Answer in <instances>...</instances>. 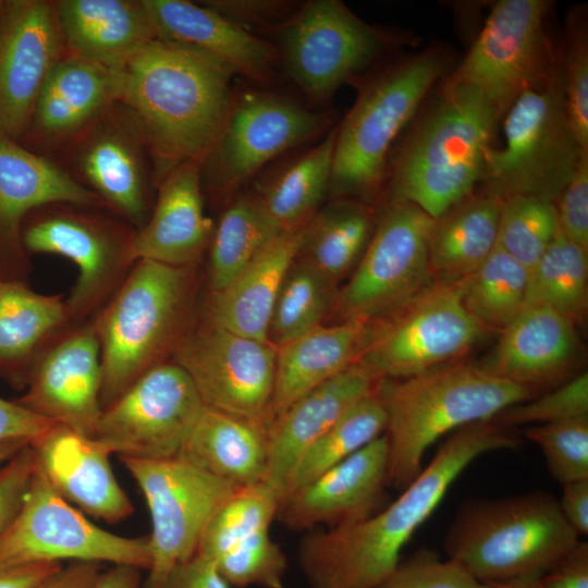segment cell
I'll return each mask as SVG.
<instances>
[{
  "label": "cell",
  "instance_id": "cell-57",
  "mask_svg": "<svg viewBox=\"0 0 588 588\" xmlns=\"http://www.w3.org/2000/svg\"><path fill=\"white\" fill-rule=\"evenodd\" d=\"M100 574L99 563L74 562L61 567L33 588H95Z\"/></svg>",
  "mask_w": 588,
  "mask_h": 588
},
{
  "label": "cell",
  "instance_id": "cell-54",
  "mask_svg": "<svg viewBox=\"0 0 588 588\" xmlns=\"http://www.w3.org/2000/svg\"><path fill=\"white\" fill-rule=\"evenodd\" d=\"M543 588H588V543L580 540L541 576Z\"/></svg>",
  "mask_w": 588,
  "mask_h": 588
},
{
  "label": "cell",
  "instance_id": "cell-15",
  "mask_svg": "<svg viewBox=\"0 0 588 588\" xmlns=\"http://www.w3.org/2000/svg\"><path fill=\"white\" fill-rule=\"evenodd\" d=\"M173 360L191 377L204 406L266 427L275 372L271 343L205 321L187 329Z\"/></svg>",
  "mask_w": 588,
  "mask_h": 588
},
{
  "label": "cell",
  "instance_id": "cell-40",
  "mask_svg": "<svg viewBox=\"0 0 588 588\" xmlns=\"http://www.w3.org/2000/svg\"><path fill=\"white\" fill-rule=\"evenodd\" d=\"M528 270L499 246L463 280L462 301L487 331L502 332L526 304Z\"/></svg>",
  "mask_w": 588,
  "mask_h": 588
},
{
  "label": "cell",
  "instance_id": "cell-55",
  "mask_svg": "<svg viewBox=\"0 0 588 588\" xmlns=\"http://www.w3.org/2000/svg\"><path fill=\"white\" fill-rule=\"evenodd\" d=\"M211 9L246 28V25L270 21L279 16L285 4L277 1H221Z\"/></svg>",
  "mask_w": 588,
  "mask_h": 588
},
{
  "label": "cell",
  "instance_id": "cell-37",
  "mask_svg": "<svg viewBox=\"0 0 588 588\" xmlns=\"http://www.w3.org/2000/svg\"><path fill=\"white\" fill-rule=\"evenodd\" d=\"M336 127L270 181L256 196L266 215L284 232L303 226L329 191Z\"/></svg>",
  "mask_w": 588,
  "mask_h": 588
},
{
  "label": "cell",
  "instance_id": "cell-12",
  "mask_svg": "<svg viewBox=\"0 0 588 588\" xmlns=\"http://www.w3.org/2000/svg\"><path fill=\"white\" fill-rule=\"evenodd\" d=\"M433 218L404 200H390L353 275L332 308L340 321H369L429 286L428 240Z\"/></svg>",
  "mask_w": 588,
  "mask_h": 588
},
{
  "label": "cell",
  "instance_id": "cell-51",
  "mask_svg": "<svg viewBox=\"0 0 588 588\" xmlns=\"http://www.w3.org/2000/svg\"><path fill=\"white\" fill-rule=\"evenodd\" d=\"M35 467L36 461L29 443L0 466V535L21 507Z\"/></svg>",
  "mask_w": 588,
  "mask_h": 588
},
{
  "label": "cell",
  "instance_id": "cell-6",
  "mask_svg": "<svg viewBox=\"0 0 588 588\" xmlns=\"http://www.w3.org/2000/svg\"><path fill=\"white\" fill-rule=\"evenodd\" d=\"M191 295L189 267L148 259L133 264L93 319L100 344L102 408L174 353L188 329Z\"/></svg>",
  "mask_w": 588,
  "mask_h": 588
},
{
  "label": "cell",
  "instance_id": "cell-13",
  "mask_svg": "<svg viewBox=\"0 0 588 588\" xmlns=\"http://www.w3.org/2000/svg\"><path fill=\"white\" fill-rule=\"evenodd\" d=\"M204 407L187 372L174 360H166L102 408L94 438L120 458H174Z\"/></svg>",
  "mask_w": 588,
  "mask_h": 588
},
{
  "label": "cell",
  "instance_id": "cell-22",
  "mask_svg": "<svg viewBox=\"0 0 588 588\" xmlns=\"http://www.w3.org/2000/svg\"><path fill=\"white\" fill-rule=\"evenodd\" d=\"M379 378L360 360L293 402L268 427L265 482L282 501L307 450L347 411L373 393Z\"/></svg>",
  "mask_w": 588,
  "mask_h": 588
},
{
  "label": "cell",
  "instance_id": "cell-48",
  "mask_svg": "<svg viewBox=\"0 0 588 588\" xmlns=\"http://www.w3.org/2000/svg\"><path fill=\"white\" fill-rule=\"evenodd\" d=\"M586 416H588V373L581 372L553 389L506 408L493 420L513 428Z\"/></svg>",
  "mask_w": 588,
  "mask_h": 588
},
{
  "label": "cell",
  "instance_id": "cell-5",
  "mask_svg": "<svg viewBox=\"0 0 588 588\" xmlns=\"http://www.w3.org/2000/svg\"><path fill=\"white\" fill-rule=\"evenodd\" d=\"M580 541L558 499L543 490L474 498L456 512L443 540L446 558L478 583L542 576Z\"/></svg>",
  "mask_w": 588,
  "mask_h": 588
},
{
  "label": "cell",
  "instance_id": "cell-28",
  "mask_svg": "<svg viewBox=\"0 0 588 588\" xmlns=\"http://www.w3.org/2000/svg\"><path fill=\"white\" fill-rule=\"evenodd\" d=\"M52 3L70 54L107 69H122L158 38L142 0H60Z\"/></svg>",
  "mask_w": 588,
  "mask_h": 588
},
{
  "label": "cell",
  "instance_id": "cell-43",
  "mask_svg": "<svg viewBox=\"0 0 588 588\" xmlns=\"http://www.w3.org/2000/svg\"><path fill=\"white\" fill-rule=\"evenodd\" d=\"M280 505L281 499L265 481L236 489L209 519L197 553L215 562L247 537L270 528Z\"/></svg>",
  "mask_w": 588,
  "mask_h": 588
},
{
  "label": "cell",
  "instance_id": "cell-53",
  "mask_svg": "<svg viewBox=\"0 0 588 588\" xmlns=\"http://www.w3.org/2000/svg\"><path fill=\"white\" fill-rule=\"evenodd\" d=\"M53 421L23 407L15 401L0 397V441H32L51 427Z\"/></svg>",
  "mask_w": 588,
  "mask_h": 588
},
{
  "label": "cell",
  "instance_id": "cell-26",
  "mask_svg": "<svg viewBox=\"0 0 588 588\" xmlns=\"http://www.w3.org/2000/svg\"><path fill=\"white\" fill-rule=\"evenodd\" d=\"M201 160H189L162 180L155 209L130 240L132 264L148 259L175 267H191L212 236V224L204 211Z\"/></svg>",
  "mask_w": 588,
  "mask_h": 588
},
{
  "label": "cell",
  "instance_id": "cell-20",
  "mask_svg": "<svg viewBox=\"0 0 588 588\" xmlns=\"http://www.w3.org/2000/svg\"><path fill=\"white\" fill-rule=\"evenodd\" d=\"M389 487L388 444L382 434L294 489L282 501L278 519L291 530L350 525L366 519L385 505Z\"/></svg>",
  "mask_w": 588,
  "mask_h": 588
},
{
  "label": "cell",
  "instance_id": "cell-32",
  "mask_svg": "<svg viewBox=\"0 0 588 588\" xmlns=\"http://www.w3.org/2000/svg\"><path fill=\"white\" fill-rule=\"evenodd\" d=\"M70 321L62 295H44L21 280L0 279V375L24 388L38 353Z\"/></svg>",
  "mask_w": 588,
  "mask_h": 588
},
{
  "label": "cell",
  "instance_id": "cell-34",
  "mask_svg": "<svg viewBox=\"0 0 588 588\" xmlns=\"http://www.w3.org/2000/svg\"><path fill=\"white\" fill-rule=\"evenodd\" d=\"M119 88L120 70L62 57L44 82L33 119L46 134L75 131L118 100Z\"/></svg>",
  "mask_w": 588,
  "mask_h": 588
},
{
  "label": "cell",
  "instance_id": "cell-3",
  "mask_svg": "<svg viewBox=\"0 0 588 588\" xmlns=\"http://www.w3.org/2000/svg\"><path fill=\"white\" fill-rule=\"evenodd\" d=\"M377 392L387 416L389 486L401 490L419 475L426 451L441 437L537 396L464 360L404 379L382 378Z\"/></svg>",
  "mask_w": 588,
  "mask_h": 588
},
{
  "label": "cell",
  "instance_id": "cell-27",
  "mask_svg": "<svg viewBox=\"0 0 588 588\" xmlns=\"http://www.w3.org/2000/svg\"><path fill=\"white\" fill-rule=\"evenodd\" d=\"M142 2L158 38L201 50L249 79L269 78L278 50L210 7L184 0Z\"/></svg>",
  "mask_w": 588,
  "mask_h": 588
},
{
  "label": "cell",
  "instance_id": "cell-19",
  "mask_svg": "<svg viewBox=\"0 0 588 588\" xmlns=\"http://www.w3.org/2000/svg\"><path fill=\"white\" fill-rule=\"evenodd\" d=\"M53 3L7 0L0 13V134L16 139L33 119L39 91L62 58Z\"/></svg>",
  "mask_w": 588,
  "mask_h": 588
},
{
  "label": "cell",
  "instance_id": "cell-1",
  "mask_svg": "<svg viewBox=\"0 0 588 588\" xmlns=\"http://www.w3.org/2000/svg\"><path fill=\"white\" fill-rule=\"evenodd\" d=\"M522 443L513 428L493 419L450 433L430 463L381 511L354 524L309 530L302 538L297 562L309 588L377 586L477 457L495 450H516Z\"/></svg>",
  "mask_w": 588,
  "mask_h": 588
},
{
  "label": "cell",
  "instance_id": "cell-38",
  "mask_svg": "<svg viewBox=\"0 0 588 588\" xmlns=\"http://www.w3.org/2000/svg\"><path fill=\"white\" fill-rule=\"evenodd\" d=\"M281 233L256 196L236 198L223 211L210 240L211 292L224 289Z\"/></svg>",
  "mask_w": 588,
  "mask_h": 588
},
{
  "label": "cell",
  "instance_id": "cell-11",
  "mask_svg": "<svg viewBox=\"0 0 588 588\" xmlns=\"http://www.w3.org/2000/svg\"><path fill=\"white\" fill-rule=\"evenodd\" d=\"M62 560L148 569L149 539L98 527L51 487L36 464L21 507L0 535V567Z\"/></svg>",
  "mask_w": 588,
  "mask_h": 588
},
{
  "label": "cell",
  "instance_id": "cell-49",
  "mask_svg": "<svg viewBox=\"0 0 588 588\" xmlns=\"http://www.w3.org/2000/svg\"><path fill=\"white\" fill-rule=\"evenodd\" d=\"M480 583L458 562L422 548L401 559L373 588H479Z\"/></svg>",
  "mask_w": 588,
  "mask_h": 588
},
{
  "label": "cell",
  "instance_id": "cell-60",
  "mask_svg": "<svg viewBox=\"0 0 588 588\" xmlns=\"http://www.w3.org/2000/svg\"><path fill=\"white\" fill-rule=\"evenodd\" d=\"M540 576H526L503 581L481 583L479 588H543Z\"/></svg>",
  "mask_w": 588,
  "mask_h": 588
},
{
  "label": "cell",
  "instance_id": "cell-30",
  "mask_svg": "<svg viewBox=\"0 0 588 588\" xmlns=\"http://www.w3.org/2000/svg\"><path fill=\"white\" fill-rule=\"evenodd\" d=\"M305 224L279 234L224 289L211 292L205 321L269 342L267 336L273 305L281 283L299 252Z\"/></svg>",
  "mask_w": 588,
  "mask_h": 588
},
{
  "label": "cell",
  "instance_id": "cell-59",
  "mask_svg": "<svg viewBox=\"0 0 588 588\" xmlns=\"http://www.w3.org/2000/svg\"><path fill=\"white\" fill-rule=\"evenodd\" d=\"M139 568L128 565H112L101 572L95 588H139Z\"/></svg>",
  "mask_w": 588,
  "mask_h": 588
},
{
  "label": "cell",
  "instance_id": "cell-10",
  "mask_svg": "<svg viewBox=\"0 0 588 588\" xmlns=\"http://www.w3.org/2000/svg\"><path fill=\"white\" fill-rule=\"evenodd\" d=\"M550 2L495 3L468 53L445 86L479 91L499 119L524 93L544 84L560 66L546 32Z\"/></svg>",
  "mask_w": 588,
  "mask_h": 588
},
{
  "label": "cell",
  "instance_id": "cell-62",
  "mask_svg": "<svg viewBox=\"0 0 588 588\" xmlns=\"http://www.w3.org/2000/svg\"><path fill=\"white\" fill-rule=\"evenodd\" d=\"M2 3H3V1L0 0V13H1V9H2Z\"/></svg>",
  "mask_w": 588,
  "mask_h": 588
},
{
  "label": "cell",
  "instance_id": "cell-35",
  "mask_svg": "<svg viewBox=\"0 0 588 588\" xmlns=\"http://www.w3.org/2000/svg\"><path fill=\"white\" fill-rule=\"evenodd\" d=\"M366 204L341 198L316 212L305 224L297 259L338 283L362 258L376 228Z\"/></svg>",
  "mask_w": 588,
  "mask_h": 588
},
{
  "label": "cell",
  "instance_id": "cell-33",
  "mask_svg": "<svg viewBox=\"0 0 588 588\" xmlns=\"http://www.w3.org/2000/svg\"><path fill=\"white\" fill-rule=\"evenodd\" d=\"M500 200L470 194L433 219L429 262L434 280L455 282L476 271L498 246Z\"/></svg>",
  "mask_w": 588,
  "mask_h": 588
},
{
  "label": "cell",
  "instance_id": "cell-42",
  "mask_svg": "<svg viewBox=\"0 0 588 588\" xmlns=\"http://www.w3.org/2000/svg\"><path fill=\"white\" fill-rule=\"evenodd\" d=\"M385 421L384 406L376 390L356 403L307 450L296 467L290 492L382 436Z\"/></svg>",
  "mask_w": 588,
  "mask_h": 588
},
{
  "label": "cell",
  "instance_id": "cell-36",
  "mask_svg": "<svg viewBox=\"0 0 588 588\" xmlns=\"http://www.w3.org/2000/svg\"><path fill=\"white\" fill-rule=\"evenodd\" d=\"M81 163L98 196L142 228L148 209L146 180L132 137L118 130L99 134L85 148Z\"/></svg>",
  "mask_w": 588,
  "mask_h": 588
},
{
  "label": "cell",
  "instance_id": "cell-50",
  "mask_svg": "<svg viewBox=\"0 0 588 588\" xmlns=\"http://www.w3.org/2000/svg\"><path fill=\"white\" fill-rule=\"evenodd\" d=\"M559 231L588 250V152L556 200Z\"/></svg>",
  "mask_w": 588,
  "mask_h": 588
},
{
  "label": "cell",
  "instance_id": "cell-7",
  "mask_svg": "<svg viewBox=\"0 0 588 588\" xmlns=\"http://www.w3.org/2000/svg\"><path fill=\"white\" fill-rule=\"evenodd\" d=\"M448 63L444 50L430 48L385 70L364 87L336 127L330 191L363 197L378 191L393 142Z\"/></svg>",
  "mask_w": 588,
  "mask_h": 588
},
{
  "label": "cell",
  "instance_id": "cell-9",
  "mask_svg": "<svg viewBox=\"0 0 588 588\" xmlns=\"http://www.w3.org/2000/svg\"><path fill=\"white\" fill-rule=\"evenodd\" d=\"M463 280H434L367 321L359 360L381 379H404L462 360L488 333L463 304Z\"/></svg>",
  "mask_w": 588,
  "mask_h": 588
},
{
  "label": "cell",
  "instance_id": "cell-52",
  "mask_svg": "<svg viewBox=\"0 0 588 588\" xmlns=\"http://www.w3.org/2000/svg\"><path fill=\"white\" fill-rule=\"evenodd\" d=\"M159 588H230L215 563L196 553L176 564Z\"/></svg>",
  "mask_w": 588,
  "mask_h": 588
},
{
  "label": "cell",
  "instance_id": "cell-21",
  "mask_svg": "<svg viewBox=\"0 0 588 588\" xmlns=\"http://www.w3.org/2000/svg\"><path fill=\"white\" fill-rule=\"evenodd\" d=\"M131 240V238H130ZM127 242H119L99 223L83 216L59 213L30 224L22 234L29 253L54 254L78 268L77 280L66 299L71 321L78 322L112 296L133 265Z\"/></svg>",
  "mask_w": 588,
  "mask_h": 588
},
{
  "label": "cell",
  "instance_id": "cell-47",
  "mask_svg": "<svg viewBox=\"0 0 588 588\" xmlns=\"http://www.w3.org/2000/svg\"><path fill=\"white\" fill-rule=\"evenodd\" d=\"M586 12L574 9L566 23L565 45L560 68L565 105L573 131L588 149V32Z\"/></svg>",
  "mask_w": 588,
  "mask_h": 588
},
{
  "label": "cell",
  "instance_id": "cell-41",
  "mask_svg": "<svg viewBox=\"0 0 588 588\" xmlns=\"http://www.w3.org/2000/svg\"><path fill=\"white\" fill-rule=\"evenodd\" d=\"M336 294V282L296 258L273 305L267 336L269 343L278 347L320 326Z\"/></svg>",
  "mask_w": 588,
  "mask_h": 588
},
{
  "label": "cell",
  "instance_id": "cell-14",
  "mask_svg": "<svg viewBox=\"0 0 588 588\" xmlns=\"http://www.w3.org/2000/svg\"><path fill=\"white\" fill-rule=\"evenodd\" d=\"M120 460L142 490L151 518L144 588H159L176 564L197 553L209 519L240 487L177 457Z\"/></svg>",
  "mask_w": 588,
  "mask_h": 588
},
{
  "label": "cell",
  "instance_id": "cell-29",
  "mask_svg": "<svg viewBox=\"0 0 588 588\" xmlns=\"http://www.w3.org/2000/svg\"><path fill=\"white\" fill-rule=\"evenodd\" d=\"M367 321L318 326L275 347L274 387L266 427L297 399L359 360Z\"/></svg>",
  "mask_w": 588,
  "mask_h": 588
},
{
  "label": "cell",
  "instance_id": "cell-58",
  "mask_svg": "<svg viewBox=\"0 0 588 588\" xmlns=\"http://www.w3.org/2000/svg\"><path fill=\"white\" fill-rule=\"evenodd\" d=\"M61 567L56 562L0 567V588H33Z\"/></svg>",
  "mask_w": 588,
  "mask_h": 588
},
{
  "label": "cell",
  "instance_id": "cell-4",
  "mask_svg": "<svg viewBox=\"0 0 588 588\" xmlns=\"http://www.w3.org/2000/svg\"><path fill=\"white\" fill-rule=\"evenodd\" d=\"M499 120L476 89L443 85L393 161L391 200L414 204L436 219L470 195Z\"/></svg>",
  "mask_w": 588,
  "mask_h": 588
},
{
  "label": "cell",
  "instance_id": "cell-44",
  "mask_svg": "<svg viewBox=\"0 0 588 588\" xmlns=\"http://www.w3.org/2000/svg\"><path fill=\"white\" fill-rule=\"evenodd\" d=\"M559 232L556 204L538 196L500 201L498 246L528 271Z\"/></svg>",
  "mask_w": 588,
  "mask_h": 588
},
{
  "label": "cell",
  "instance_id": "cell-31",
  "mask_svg": "<svg viewBox=\"0 0 588 588\" xmlns=\"http://www.w3.org/2000/svg\"><path fill=\"white\" fill-rule=\"evenodd\" d=\"M176 457L236 487L253 486L266 478L267 429L205 406Z\"/></svg>",
  "mask_w": 588,
  "mask_h": 588
},
{
  "label": "cell",
  "instance_id": "cell-39",
  "mask_svg": "<svg viewBox=\"0 0 588 588\" xmlns=\"http://www.w3.org/2000/svg\"><path fill=\"white\" fill-rule=\"evenodd\" d=\"M588 250L560 231L528 271L526 304L548 306L577 324L588 304Z\"/></svg>",
  "mask_w": 588,
  "mask_h": 588
},
{
  "label": "cell",
  "instance_id": "cell-56",
  "mask_svg": "<svg viewBox=\"0 0 588 588\" xmlns=\"http://www.w3.org/2000/svg\"><path fill=\"white\" fill-rule=\"evenodd\" d=\"M562 515L580 537L588 534V479L562 486L558 500Z\"/></svg>",
  "mask_w": 588,
  "mask_h": 588
},
{
  "label": "cell",
  "instance_id": "cell-45",
  "mask_svg": "<svg viewBox=\"0 0 588 588\" xmlns=\"http://www.w3.org/2000/svg\"><path fill=\"white\" fill-rule=\"evenodd\" d=\"M213 563L228 584L237 588H283L287 569L286 555L271 538L270 528L247 537Z\"/></svg>",
  "mask_w": 588,
  "mask_h": 588
},
{
  "label": "cell",
  "instance_id": "cell-25",
  "mask_svg": "<svg viewBox=\"0 0 588 588\" xmlns=\"http://www.w3.org/2000/svg\"><path fill=\"white\" fill-rule=\"evenodd\" d=\"M54 203L94 206L100 199L53 162L0 134V279L19 280L24 270L23 217Z\"/></svg>",
  "mask_w": 588,
  "mask_h": 588
},
{
  "label": "cell",
  "instance_id": "cell-2",
  "mask_svg": "<svg viewBox=\"0 0 588 588\" xmlns=\"http://www.w3.org/2000/svg\"><path fill=\"white\" fill-rule=\"evenodd\" d=\"M235 72L194 47L156 38L120 69L119 98L134 115L162 180L215 144Z\"/></svg>",
  "mask_w": 588,
  "mask_h": 588
},
{
  "label": "cell",
  "instance_id": "cell-24",
  "mask_svg": "<svg viewBox=\"0 0 588 588\" xmlns=\"http://www.w3.org/2000/svg\"><path fill=\"white\" fill-rule=\"evenodd\" d=\"M575 327L548 306L527 304L479 365L538 395L574 377L579 348Z\"/></svg>",
  "mask_w": 588,
  "mask_h": 588
},
{
  "label": "cell",
  "instance_id": "cell-18",
  "mask_svg": "<svg viewBox=\"0 0 588 588\" xmlns=\"http://www.w3.org/2000/svg\"><path fill=\"white\" fill-rule=\"evenodd\" d=\"M102 366L94 320L62 331L36 356L15 402L56 424L94 437L102 407Z\"/></svg>",
  "mask_w": 588,
  "mask_h": 588
},
{
  "label": "cell",
  "instance_id": "cell-46",
  "mask_svg": "<svg viewBox=\"0 0 588 588\" xmlns=\"http://www.w3.org/2000/svg\"><path fill=\"white\" fill-rule=\"evenodd\" d=\"M524 436L541 449L549 474L561 486L588 479V416L531 425Z\"/></svg>",
  "mask_w": 588,
  "mask_h": 588
},
{
  "label": "cell",
  "instance_id": "cell-23",
  "mask_svg": "<svg viewBox=\"0 0 588 588\" xmlns=\"http://www.w3.org/2000/svg\"><path fill=\"white\" fill-rule=\"evenodd\" d=\"M29 445L51 487L82 513L110 524L133 514L132 502L113 474L111 453L94 437L53 424Z\"/></svg>",
  "mask_w": 588,
  "mask_h": 588
},
{
  "label": "cell",
  "instance_id": "cell-16",
  "mask_svg": "<svg viewBox=\"0 0 588 588\" xmlns=\"http://www.w3.org/2000/svg\"><path fill=\"white\" fill-rule=\"evenodd\" d=\"M279 50L296 84L321 101L379 54L383 37L338 0L304 4L279 28Z\"/></svg>",
  "mask_w": 588,
  "mask_h": 588
},
{
  "label": "cell",
  "instance_id": "cell-17",
  "mask_svg": "<svg viewBox=\"0 0 588 588\" xmlns=\"http://www.w3.org/2000/svg\"><path fill=\"white\" fill-rule=\"evenodd\" d=\"M326 114L278 95L256 90L232 98L222 128L205 157L206 171L219 192H232L264 166L321 133Z\"/></svg>",
  "mask_w": 588,
  "mask_h": 588
},
{
  "label": "cell",
  "instance_id": "cell-8",
  "mask_svg": "<svg viewBox=\"0 0 588 588\" xmlns=\"http://www.w3.org/2000/svg\"><path fill=\"white\" fill-rule=\"evenodd\" d=\"M505 145L487 154L480 192L500 201L538 196L556 203L584 149L568 119L561 68L507 110Z\"/></svg>",
  "mask_w": 588,
  "mask_h": 588
},
{
  "label": "cell",
  "instance_id": "cell-61",
  "mask_svg": "<svg viewBox=\"0 0 588 588\" xmlns=\"http://www.w3.org/2000/svg\"><path fill=\"white\" fill-rule=\"evenodd\" d=\"M27 443H29V441L20 439L0 441V466L15 455Z\"/></svg>",
  "mask_w": 588,
  "mask_h": 588
}]
</instances>
